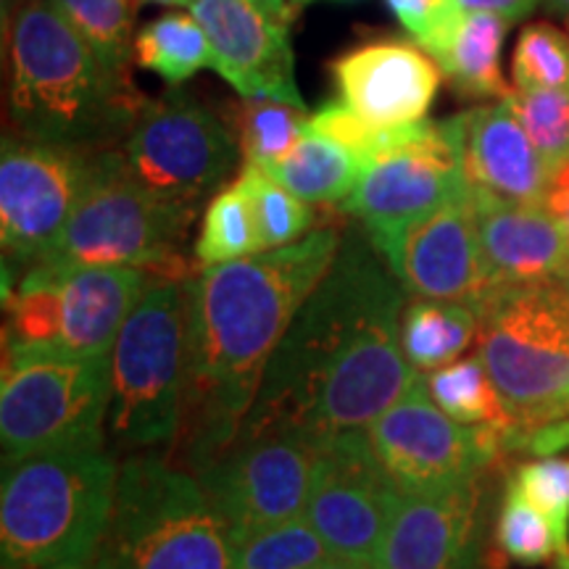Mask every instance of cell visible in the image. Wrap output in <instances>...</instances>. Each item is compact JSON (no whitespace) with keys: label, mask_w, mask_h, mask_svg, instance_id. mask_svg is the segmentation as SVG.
Here are the masks:
<instances>
[{"label":"cell","mask_w":569,"mask_h":569,"mask_svg":"<svg viewBox=\"0 0 569 569\" xmlns=\"http://www.w3.org/2000/svg\"><path fill=\"white\" fill-rule=\"evenodd\" d=\"M407 284L365 227L343 232L330 269L269 359L243 425H284L322 440L367 430L422 380L401 346Z\"/></svg>","instance_id":"6da1fadb"},{"label":"cell","mask_w":569,"mask_h":569,"mask_svg":"<svg viewBox=\"0 0 569 569\" xmlns=\"http://www.w3.org/2000/svg\"><path fill=\"white\" fill-rule=\"evenodd\" d=\"M343 232L325 224L296 243L188 277L190 380L180 430L188 469L238 438L267 365L336 259Z\"/></svg>","instance_id":"7a4b0ae2"},{"label":"cell","mask_w":569,"mask_h":569,"mask_svg":"<svg viewBox=\"0 0 569 569\" xmlns=\"http://www.w3.org/2000/svg\"><path fill=\"white\" fill-rule=\"evenodd\" d=\"M3 42L13 134L90 151L122 146L148 98L92 51L51 0H27Z\"/></svg>","instance_id":"3957f363"},{"label":"cell","mask_w":569,"mask_h":569,"mask_svg":"<svg viewBox=\"0 0 569 569\" xmlns=\"http://www.w3.org/2000/svg\"><path fill=\"white\" fill-rule=\"evenodd\" d=\"M119 461L109 446L34 453L3 465V569H84L109 528Z\"/></svg>","instance_id":"277c9868"},{"label":"cell","mask_w":569,"mask_h":569,"mask_svg":"<svg viewBox=\"0 0 569 569\" xmlns=\"http://www.w3.org/2000/svg\"><path fill=\"white\" fill-rule=\"evenodd\" d=\"M234 538L190 469L151 448L122 459L109 528L84 569H232Z\"/></svg>","instance_id":"5b68a950"},{"label":"cell","mask_w":569,"mask_h":569,"mask_svg":"<svg viewBox=\"0 0 569 569\" xmlns=\"http://www.w3.org/2000/svg\"><path fill=\"white\" fill-rule=\"evenodd\" d=\"M188 380V277H151L111 348V403L106 419L111 451L130 457L177 443Z\"/></svg>","instance_id":"8992f818"},{"label":"cell","mask_w":569,"mask_h":569,"mask_svg":"<svg viewBox=\"0 0 569 569\" xmlns=\"http://www.w3.org/2000/svg\"><path fill=\"white\" fill-rule=\"evenodd\" d=\"M478 356L509 411L507 451L569 417V293L561 282L501 288L480 311Z\"/></svg>","instance_id":"52a82bcc"},{"label":"cell","mask_w":569,"mask_h":569,"mask_svg":"<svg viewBox=\"0 0 569 569\" xmlns=\"http://www.w3.org/2000/svg\"><path fill=\"white\" fill-rule=\"evenodd\" d=\"M196 213V206L161 201L142 190L127 177L119 148H109L69 224L38 264L134 267L151 277L184 280L198 272L184 256Z\"/></svg>","instance_id":"ba28073f"},{"label":"cell","mask_w":569,"mask_h":569,"mask_svg":"<svg viewBox=\"0 0 569 569\" xmlns=\"http://www.w3.org/2000/svg\"><path fill=\"white\" fill-rule=\"evenodd\" d=\"M148 282L134 267L32 264L3 293V353H111Z\"/></svg>","instance_id":"9c48e42d"},{"label":"cell","mask_w":569,"mask_h":569,"mask_svg":"<svg viewBox=\"0 0 569 569\" xmlns=\"http://www.w3.org/2000/svg\"><path fill=\"white\" fill-rule=\"evenodd\" d=\"M111 353H3L0 448L3 465L34 453L109 446Z\"/></svg>","instance_id":"30bf717a"},{"label":"cell","mask_w":569,"mask_h":569,"mask_svg":"<svg viewBox=\"0 0 569 569\" xmlns=\"http://www.w3.org/2000/svg\"><path fill=\"white\" fill-rule=\"evenodd\" d=\"M240 146L222 113L172 90L142 106L119 146L127 177L161 201L201 209L230 180Z\"/></svg>","instance_id":"8fae6325"},{"label":"cell","mask_w":569,"mask_h":569,"mask_svg":"<svg viewBox=\"0 0 569 569\" xmlns=\"http://www.w3.org/2000/svg\"><path fill=\"white\" fill-rule=\"evenodd\" d=\"M101 159L103 151L6 134L0 148L3 293L51 251L96 180Z\"/></svg>","instance_id":"7c38bea8"},{"label":"cell","mask_w":569,"mask_h":569,"mask_svg":"<svg viewBox=\"0 0 569 569\" xmlns=\"http://www.w3.org/2000/svg\"><path fill=\"white\" fill-rule=\"evenodd\" d=\"M461 113L432 122L422 140L369 163L340 211L356 219L377 251L396 269L403 240L422 219L469 196Z\"/></svg>","instance_id":"4fadbf2b"},{"label":"cell","mask_w":569,"mask_h":569,"mask_svg":"<svg viewBox=\"0 0 569 569\" xmlns=\"http://www.w3.org/2000/svg\"><path fill=\"white\" fill-rule=\"evenodd\" d=\"M317 443L296 427L243 425L232 443L190 472L240 540L303 515Z\"/></svg>","instance_id":"5bb4252c"},{"label":"cell","mask_w":569,"mask_h":569,"mask_svg":"<svg viewBox=\"0 0 569 569\" xmlns=\"http://www.w3.org/2000/svg\"><path fill=\"white\" fill-rule=\"evenodd\" d=\"M367 432L403 496L469 486L507 453L501 432L448 417L422 380L382 411Z\"/></svg>","instance_id":"9a60e30c"},{"label":"cell","mask_w":569,"mask_h":569,"mask_svg":"<svg viewBox=\"0 0 569 569\" xmlns=\"http://www.w3.org/2000/svg\"><path fill=\"white\" fill-rule=\"evenodd\" d=\"M401 498L367 430L319 440L303 517L336 557L372 567Z\"/></svg>","instance_id":"2e32d148"},{"label":"cell","mask_w":569,"mask_h":569,"mask_svg":"<svg viewBox=\"0 0 569 569\" xmlns=\"http://www.w3.org/2000/svg\"><path fill=\"white\" fill-rule=\"evenodd\" d=\"M211 46V69L240 98L306 106L296 84L288 24L269 19L253 0H196L190 6Z\"/></svg>","instance_id":"e0dca14e"},{"label":"cell","mask_w":569,"mask_h":569,"mask_svg":"<svg viewBox=\"0 0 569 569\" xmlns=\"http://www.w3.org/2000/svg\"><path fill=\"white\" fill-rule=\"evenodd\" d=\"M393 272L409 293L486 309L498 284L482 256L472 190L415 224L403 240Z\"/></svg>","instance_id":"ac0fdd59"},{"label":"cell","mask_w":569,"mask_h":569,"mask_svg":"<svg viewBox=\"0 0 569 569\" xmlns=\"http://www.w3.org/2000/svg\"><path fill=\"white\" fill-rule=\"evenodd\" d=\"M480 480L440 493L403 496L372 569H480Z\"/></svg>","instance_id":"d6986e66"},{"label":"cell","mask_w":569,"mask_h":569,"mask_svg":"<svg viewBox=\"0 0 569 569\" xmlns=\"http://www.w3.org/2000/svg\"><path fill=\"white\" fill-rule=\"evenodd\" d=\"M332 80L348 109L377 127L422 122L440 88V67L401 40L367 42L332 61Z\"/></svg>","instance_id":"ffe728a7"},{"label":"cell","mask_w":569,"mask_h":569,"mask_svg":"<svg viewBox=\"0 0 569 569\" xmlns=\"http://www.w3.org/2000/svg\"><path fill=\"white\" fill-rule=\"evenodd\" d=\"M486 267L498 288L565 280L569 234L543 203H515L472 190Z\"/></svg>","instance_id":"44dd1931"},{"label":"cell","mask_w":569,"mask_h":569,"mask_svg":"<svg viewBox=\"0 0 569 569\" xmlns=\"http://www.w3.org/2000/svg\"><path fill=\"white\" fill-rule=\"evenodd\" d=\"M465 122V172L478 193L515 203H543L551 163L519 122L509 96L493 106L461 113Z\"/></svg>","instance_id":"7402d4cb"},{"label":"cell","mask_w":569,"mask_h":569,"mask_svg":"<svg viewBox=\"0 0 569 569\" xmlns=\"http://www.w3.org/2000/svg\"><path fill=\"white\" fill-rule=\"evenodd\" d=\"M511 21L501 13L465 11L436 61L446 80L467 98H507L501 74V48Z\"/></svg>","instance_id":"603a6c76"},{"label":"cell","mask_w":569,"mask_h":569,"mask_svg":"<svg viewBox=\"0 0 569 569\" xmlns=\"http://www.w3.org/2000/svg\"><path fill=\"white\" fill-rule=\"evenodd\" d=\"M365 169L367 163L359 156L309 127L303 138L264 172L306 203L340 206L353 193Z\"/></svg>","instance_id":"cb8c5ba5"},{"label":"cell","mask_w":569,"mask_h":569,"mask_svg":"<svg viewBox=\"0 0 569 569\" xmlns=\"http://www.w3.org/2000/svg\"><path fill=\"white\" fill-rule=\"evenodd\" d=\"M480 315L467 303L409 298L401 317V346L417 372L451 365L478 338Z\"/></svg>","instance_id":"d4e9b609"},{"label":"cell","mask_w":569,"mask_h":569,"mask_svg":"<svg viewBox=\"0 0 569 569\" xmlns=\"http://www.w3.org/2000/svg\"><path fill=\"white\" fill-rule=\"evenodd\" d=\"M222 117L238 138L246 163L261 169L280 161L311 127L306 106L272 98H240L234 103H224Z\"/></svg>","instance_id":"484cf974"},{"label":"cell","mask_w":569,"mask_h":569,"mask_svg":"<svg viewBox=\"0 0 569 569\" xmlns=\"http://www.w3.org/2000/svg\"><path fill=\"white\" fill-rule=\"evenodd\" d=\"M422 382L432 401L448 417L475 427H493L501 432L503 451H507L511 419L480 356L457 359L451 365L432 369L422 375Z\"/></svg>","instance_id":"4316f807"},{"label":"cell","mask_w":569,"mask_h":569,"mask_svg":"<svg viewBox=\"0 0 569 569\" xmlns=\"http://www.w3.org/2000/svg\"><path fill=\"white\" fill-rule=\"evenodd\" d=\"M134 63L169 84H182L211 67V46L193 13H167L148 21L134 38Z\"/></svg>","instance_id":"83f0119b"},{"label":"cell","mask_w":569,"mask_h":569,"mask_svg":"<svg viewBox=\"0 0 569 569\" xmlns=\"http://www.w3.org/2000/svg\"><path fill=\"white\" fill-rule=\"evenodd\" d=\"M261 251H264V246H261L246 188L240 180L224 184L203 211L201 234H198L193 248V264L198 269L217 267L227 264V261L248 259V256Z\"/></svg>","instance_id":"f1b7e54d"},{"label":"cell","mask_w":569,"mask_h":569,"mask_svg":"<svg viewBox=\"0 0 569 569\" xmlns=\"http://www.w3.org/2000/svg\"><path fill=\"white\" fill-rule=\"evenodd\" d=\"M336 559L303 515L234 540L232 569H311Z\"/></svg>","instance_id":"f546056e"},{"label":"cell","mask_w":569,"mask_h":569,"mask_svg":"<svg viewBox=\"0 0 569 569\" xmlns=\"http://www.w3.org/2000/svg\"><path fill=\"white\" fill-rule=\"evenodd\" d=\"M56 11L74 27L111 69L130 74L134 34L130 0H51Z\"/></svg>","instance_id":"4dcf8cb0"},{"label":"cell","mask_w":569,"mask_h":569,"mask_svg":"<svg viewBox=\"0 0 569 569\" xmlns=\"http://www.w3.org/2000/svg\"><path fill=\"white\" fill-rule=\"evenodd\" d=\"M238 180L246 188L248 201H251L264 251L296 243V240L311 232V227H315V209H311V203L290 193L284 184L277 182L264 169L246 163L243 174Z\"/></svg>","instance_id":"1f68e13d"},{"label":"cell","mask_w":569,"mask_h":569,"mask_svg":"<svg viewBox=\"0 0 569 569\" xmlns=\"http://www.w3.org/2000/svg\"><path fill=\"white\" fill-rule=\"evenodd\" d=\"M496 546L509 561L540 567L565 549L551 519L540 511L515 482H507L496 519Z\"/></svg>","instance_id":"d6a6232c"},{"label":"cell","mask_w":569,"mask_h":569,"mask_svg":"<svg viewBox=\"0 0 569 569\" xmlns=\"http://www.w3.org/2000/svg\"><path fill=\"white\" fill-rule=\"evenodd\" d=\"M517 90H569V38L553 24L538 21L519 32L511 53Z\"/></svg>","instance_id":"836d02e7"},{"label":"cell","mask_w":569,"mask_h":569,"mask_svg":"<svg viewBox=\"0 0 569 569\" xmlns=\"http://www.w3.org/2000/svg\"><path fill=\"white\" fill-rule=\"evenodd\" d=\"M519 122L553 167L569 161V90H511Z\"/></svg>","instance_id":"e575fe53"},{"label":"cell","mask_w":569,"mask_h":569,"mask_svg":"<svg viewBox=\"0 0 569 569\" xmlns=\"http://www.w3.org/2000/svg\"><path fill=\"white\" fill-rule=\"evenodd\" d=\"M509 482L551 519L561 543L569 546V459L538 457L515 469Z\"/></svg>","instance_id":"d590c367"},{"label":"cell","mask_w":569,"mask_h":569,"mask_svg":"<svg viewBox=\"0 0 569 569\" xmlns=\"http://www.w3.org/2000/svg\"><path fill=\"white\" fill-rule=\"evenodd\" d=\"M388 6L403 30L417 40V46L432 56L443 48L448 34L465 13L459 0H388Z\"/></svg>","instance_id":"8d00e7d4"},{"label":"cell","mask_w":569,"mask_h":569,"mask_svg":"<svg viewBox=\"0 0 569 569\" xmlns=\"http://www.w3.org/2000/svg\"><path fill=\"white\" fill-rule=\"evenodd\" d=\"M543 206L559 219L561 227H565L569 234V161L553 167L549 193H546Z\"/></svg>","instance_id":"74e56055"},{"label":"cell","mask_w":569,"mask_h":569,"mask_svg":"<svg viewBox=\"0 0 569 569\" xmlns=\"http://www.w3.org/2000/svg\"><path fill=\"white\" fill-rule=\"evenodd\" d=\"M540 0H459V6L465 11H490L501 13L509 21H517L536 9Z\"/></svg>","instance_id":"f35d334b"},{"label":"cell","mask_w":569,"mask_h":569,"mask_svg":"<svg viewBox=\"0 0 569 569\" xmlns=\"http://www.w3.org/2000/svg\"><path fill=\"white\" fill-rule=\"evenodd\" d=\"M261 11L267 13L269 19L280 21V24H288L293 19V9H290V0H253Z\"/></svg>","instance_id":"ab89813d"},{"label":"cell","mask_w":569,"mask_h":569,"mask_svg":"<svg viewBox=\"0 0 569 569\" xmlns=\"http://www.w3.org/2000/svg\"><path fill=\"white\" fill-rule=\"evenodd\" d=\"M24 3H27V0H0V19H3V34L9 32L13 17H17V11Z\"/></svg>","instance_id":"60d3db41"},{"label":"cell","mask_w":569,"mask_h":569,"mask_svg":"<svg viewBox=\"0 0 569 569\" xmlns=\"http://www.w3.org/2000/svg\"><path fill=\"white\" fill-rule=\"evenodd\" d=\"M311 569H372L369 565H359V561H351V559H330V561H322V565L311 567Z\"/></svg>","instance_id":"b9f144b4"},{"label":"cell","mask_w":569,"mask_h":569,"mask_svg":"<svg viewBox=\"0 0 569 569\" xmlns=\"http://www.w3.org/2000/svg\"><path fill=\"white\" fill-rule=\"evenodd\" d=\"M140 6H169V9H172V6H193L196 0H138Z\"/></svg>","instance_id":"7bdbcfd3"},{"label":"cell","mask_w":569,"mask_h":569,"mask_svg":"<svg viewBox=\"0 0 569 569\" xmlns=\"http://www.w3.org/2000/svg\"><path fill=\"white\" fill-rule=\"evenodd\" d=\"M551 569H569V546H565L551 561Z\"/></svg>","instance_id":"ee69618b"},{"label":"cell","mask_w":569,"mask_h":569,"mask_svg":"<svg viewBox=\"0 0 569 569\" xmlns=\"http://www.w3.org/2000/svg\"><path fill=\"white\" fill-rule=\"evenodd\" d=\"M546 6L553 11H561V13H569V0H543Z\"/></svg>","instance_id":"f6af8a7d"},{"label":"cell","mask_w":569,"mask_h":569,"mask_svg":"<svg viewBox=\"0 0 569 569\" xmlns=\"http://www.w3.org/2000/svg\"><path fill=\"white\" fill-rule=\"evenodd\" d=\"M306 3H311V0H290V9H301V6H306Z\"/></svg>","instance_id":"bcb514c9"},{"label":"cell","mask_w":569,"mask_h":569,"mask_svg":"<svg viewBox=\"0 0 569 569\" xmlns=\"http://www.w3.org/2000/svg\"><path fill=\"white\" fill-rule=\"evenodd\" d=\"M561 284H565L567 293H569V269H567V274H565V280H561Z\"/></svg>","instance_id":"7dc6e473"},{"label":"cell","mask_w":569,"mask_h":569,"mask_svg":"<svg viewBox=\"0 0 569 569\" xmlns=\"http://www.w3.org/2000/svg\"><path fill=\"white\" fill-rule=\"evenodd\" d=\"M480 569H482V567H480Z\"/></svg>","instance_id":"c3c4849f"}]
</instances>
